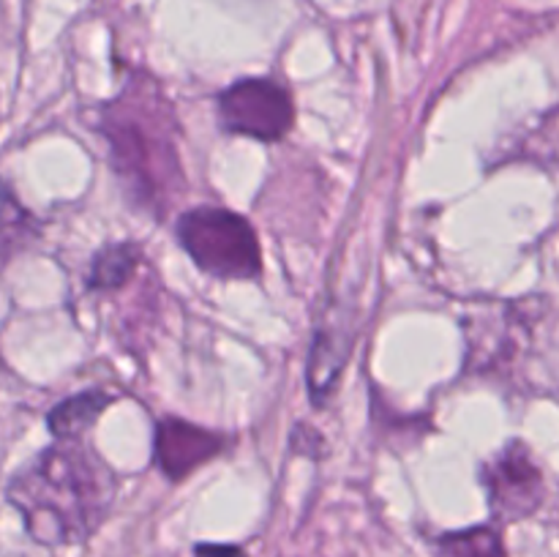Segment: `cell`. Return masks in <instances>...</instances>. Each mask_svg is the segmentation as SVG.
I'll return each mask as SVG.
<instances>
[{"label":"cell","instance_id":"obj_1","mask_svg":"<svg viewBox=\"0 0 559 557\" xmlns=\"http://www.w3.org/2000/svg\"><path fill=\"white\" fill-rule=\"evenodd\" d=\"M41 546H71L91 538L112 511L118 475L85 437L58 440L27 462L5 489Z\"/></svg>","mask_w":559,"mask_h":557},{"label":"cell","instance_id":"obj_2","mask_svg":"<svg viewBox=\"0 0 559 557\" xmlns=\"http://www.w3.org/2000/svg\"><path fill=\"white\" fill-rule=\"evenodd\" d=\"M98 131L107 140L109 164L136 208L164 216L183 194L178 120L162 87L147 76L129 82L102 107Z\"/></svg>","mask_w":559,"mask_h":557},{"label":"cell","instance_id":"obj_3","mask_svg":"<svg viewBox=\"0 0 559 557\" xmlns=\"http://www.w3.org/2000/svg\"><path fill=\"white\" fill-rule=\"evenodd\" d=\"M175 235L202 273L222 282H251L262 273L254 227L227 208L202 205L175 222Z\"/></svg>","mask_w":559,"mask_h":557},{"label":"cell","instance_id":"obj_4","mask_svg":"<svg viewBox=\"0 0 559 557\" xmlns=\"http://www.w3.org/2000/svg\"><path fill=\"white\" fill-rule=\"evenodd\" d=\"M216 112L224 131L260 142H278L293 129L295 120L287 87L257 76L233 82L227 91L218 93Z\"/></svg>","mask_w":559,"mask_h":557},{"label":"cell","instance_id":"obj_5","mask_svg":"<svg viewBox=\"0 0 559 557\" xmlns=\"http://www.w3.org/2000/svg\"><path fill=\"white\" fill-rule=\"evenodd\" d=\"M489 508L500 522H522L533 517L546 497L544 470L522 440H511L480 467Z\"/></svg>","mask_w":559,"mask_h":557},{"label":"cell","instance_id":"obj_6","mask_svg":"<svg viewBox=\"0 0 559 557\" xmlns=\"http://www.w3.org/2000/svg\"><path fill=\"white\" fill-rule=\"evenodd\" d=\"M227 437L180 418H164L156 426V464L169 481H183L227 448Z\"/></svg>","mask_w":559,"mask_h":557},{"label":"cell","instance_id":"obj_7","mask_svg":"<svg viewBox=\"0 0 559 557\" xmlns=\"http://www.w3.org/2000/svg\"><path fill=\"white\" fill-rule=\"evenodd\" d=\"M349 347H353V320H349V315L342 311L336 322H333V315H328V320H322L320 331H317L314 344H311L309 371H306L309 396L314 404H322L336 391V382L349 358Z\"/></svg>","mask_w":559,"mask_h":557},{"label":"cell","instance_id":"obj_8","mask_svg":"<svg viewBox=\"0 0 559 557\" xmlns=\"http://www.w3.org/2000/svg\"><path fill=\"white\" fill-rule=\"evenodd\" d=\"M107 404H112V396H107L104 391L76 393V396L66 399V402H60L58 407L49 413L47 424L58 440L85 437V431L96 424L98 415L107 410Z\"/></svg>","mask_w":559,"mask_h":557},{"label":"cell","instance_id":"obj_9","mask_svg":"<svg viewBox=\"0 0 559 557\" xmlns=\"http://www.w3.org/2000/svg\"><path fill=\"white\" fill-rule=\"evenodd\" d=\"M140 249L134 244H109L93 257L87 287L91 289H115L134 273L140 262Z\"/></svg>","mask_w":559,"mask_h":557},{"label":"cell","instance_id":"obj_10","mask_svg":"<svg viewBox=\"0 0 559 557\" xmlns=\"http://www.w3.org/2000/svg\"><path fill=\"white\" fill-rule=\"evenodd\" d=\"M435 557H508L495 528H467L435 541Z\"/></svg>","mask_w":559,"mask_h":557},{"label":"cell","instance_id":"obj_11","mask_svg":"<svg viewBox=\"0 0 559 557\" xmlns=\"http://www.w3.org/2000/svg\"><path fill=\"white\" fill-rule=\"evenodd\" d=\"M194 557H246V552L235 544H197Z\"/></svg>","mask_w":559,"mask_h":557}]
</instances>
